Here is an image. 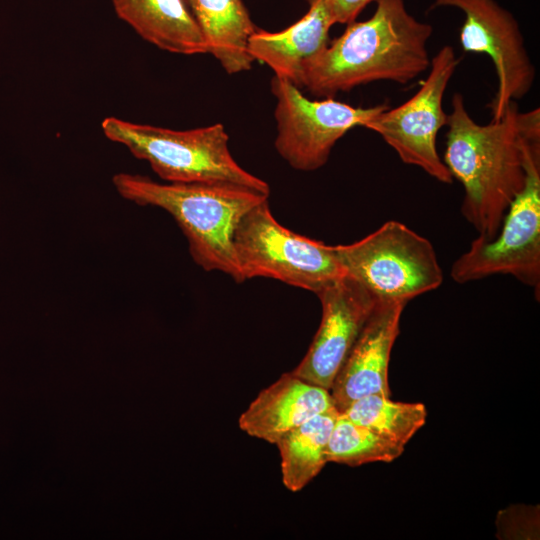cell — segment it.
Masks as SVG:
<instances>
[{
  "mask_svg": "<svg viewBox=\"0 0 540 540\" xmlns=\"http://www.w3.org/2000/svg\"><path fill=\"white\" fill-rule=\"evenodd\" d=\"M307 13L279 32L257 29L249 38L248 52L255 60L270 67L275 76L297 86L306 61L320 53L329 43L334 20L327 0H307Z\"/></svg>",
  "mask_w": 540,
  "mask_h": 540,
  "instance_id": "5bb4252c",
  "label": "cell"
},
{
  "mask_svg": "<svg viewBox=\"0 0 540 540\" xmlns=\"http://www.w3.org/2000/svg\"><path fill=\"white\" fill-rule=\"evenodd\" d=\"M458 63L453 47L443 46L430 59L429 74L411 98L397 107L387 106L363 125L379 134L405 164L446 184L453 178L440 159L436 139L447 122L443 98Z\"/></svg>",
  "mask_w": 540,
  "mask_h": 540,
  "instance_id": "ba28073f",
  "label": "cell"
},
{
  "mask_svg": "<svg viewBox=\"0 0 540 540\" xmlns=\"http://www.w3.org/2000/svg\"><path fill=\"white\" fill-rule=\"evenodd\" d=\"M375 0H327L334 23L349 24Z\"/></svg>",
  "mask_w": 540,
  "mask_h": 540,
  "instance_id": "44dd1931",
  "label": "cell"
},
{
  "mask_svg": "<svg viewBox=\"0 0 540 540\" xmlns=\"http://www.w3.org/2000/svg\"><path fill=\"white\" fill-rule=\"evenodd\" d=\"M104 135L126 146L137 158L170 183L222 182L269 194L262 179L244 170L232 157L222 124L191 130H173L107 117Z\"/></svg>",
  "mask_w": 540,
  "mask_h": 540,
  "instance_id": "277c9868",
  "label": "cell"
},
{
  "mask_svg": "<svg viewBox=\"0 0 540 540\" xmlns=\"http://www.w3.org/2000/svg\"><path fill=\"white\" fill-rule=\"evenodd\" d=\"M333 406L329 390L289 372L256 396L238 425L249 436L275 444L286 432Z\"/></svg>",
  "mask_w": 540,
  "mask_h": 540,
  "instance_id": "4fadbf2b",
  "label": "cell"
},
{
  "mask_svg": "<svg viewBox=\"0 0 540 540\" xmlns=\"http://www.w3.org/2000/svg\"><path fill=\"white\" fill-rule=\"evenodd\" d=\"M340 413L404 446L424 426L427 417L422 403L395 402L379 394L360 398Z\"/></svg>",
  "mask_w": 540,
  "mask_h": 540,
  "instance_id": "ac0fdd59",
  "label": "cell"
},
{
  "mask_svg": "<svg viewBox=\"0 0 540 540\" xmlns=\"http://www.w3.org/2000/svg\"><path fill=\"white\" fill-rule=\"evenodd\" d=\"M233 248L243 280L273 278L317 294L346 275L335 246L282 226L273 217L268 199L241 218Z\"/></svg>",
  "mask_w": 540,
  "mask_h": 540,
  "instance_id": "5b68a950",
  "label": "cell"
},
{
  "mask_svg": "<svg viewBox=\"0 0 540 540\" xmlns=\"http://www.w3.org/2000/svg\"><path fill=\"white\" fill-rule=\"evenodd\" d=\"M335 251L345 274L379 300L408 303L443 282L432 244L398 221H387L354 243L336 245Z\"/></svg>",
  "mask_w": 540,
  "mask_h": 540,
  "instance_id": "8992f818",
  "label": "cell"
},
{
  "mask_svg": "<svg viewBox=\"0 0 540 540\" xmlns=\"http://www.w3.org/2000/svg\"><path fill=\"white\" fill-rule=\"evenodd\" d=\"M406 304L395 300L378 301L329 390L339 412L368 395L390 397V354Z\"/></svg>",
  "mask_w": 540,
  "mask_h": 540,
  "instance_id": "7c38bea8",
  "label": "cell"
},
{
  "mask_svg": "<svg viewBox=\"0 0 540 540\" xmlns=\"http://www.w3.org/2000/svg\"><path fill=\"white\" fill-rule=\"evenodd\" d=\"M499 539H538L539 506L511 505L496 519Z\"/></svg>",
  "mask_w": 540,
  "mask_h": 540,
  "instance_id": "ffe728a7",
  "label": "cell"
},
{
  "mask_svg": "<svg viewBox=\"0 0 540 540\" xmlns=\"http://www.w3.org/2000/svg\"><path fill=\"white\" fill-rule=\"evenodd\" d=\"M339 411L333 406L277 441L284 486L291 492L302 490L327 463L326 447Z\"/></svg>",
  "mask_w": 540,
  "mask_h": 540,
  "instance_id": "e0dca14e",
  "label": "cell"
},
{
  "mask_svg": "<svg viewBox=\"0 0 540 540\" xmlns=\"http://www.w3.org/2000/svg\"><path fill=\"white\" fill-rule=\"evenodd\" d=\"M207 45L228 74L247 71L254 59L248 52L256 30L242 0H187Z\"/></svg>",
  "mask_w": 540,
  "mask_h": 540,
  "instance_id": "2e32d148",
  "label": "cell"
},
{
  "mask_svg": "<svg viewBox=\"0 0 540 540\" xmlns=\"http://www.w3.org/2000/svg\"><path fill=\"white\" fill-rule=\"evenodd\" d=\"M117 192L138 205L156 206L176 220L194 261L206 271H220L242 282L233 235L241 218L269 194L222 182L161 184L141 175L116 174Z\"/></svg>",
  "mask_w": 540,
  "mask_h": 540,
  "instance_id": "3957f363",
  "label": "cell"
},
{
  "mask_svg": "<svg viewBox=\"0 0 540 540\" xmlns=\"http://www.w3.org/2000/svg\"><path fill=\"white\" fill-rule=\"evenodd\" d=\"M443 6L465 16L459 33L463 50L486 54L494 64L498 84L488 106L492 120H499L510 102L530 92L536 77L519 24L496 0H435L431 7Z\"/></svg>",
  "mask_w": 540,
  "mask_h": 540,
  "instance_id": "30bf717a",
  "label": "cell"
},
{
  "mask_svg": "<svg viewBox=\"0 0 540 540\" xmlns=\"http://www.w3.org/2000/svg\"><path fill=\"white\" fill-rule=\"evenodd\" d=\"M365 21L345 31L302 66L297 86L321 98L375 81L406 84L429 68L430 24L414 18L404 0H375Z\"/></svg>",
  "mask_w": 540,
  "mask_h": 540,
  "instance_id": "7a4b0ae2",
  "label": "cell"
},
{
  "mask_svg": "<svg viewBox=\"0 0 540 540\" xmlns=\"http://www.w3.org/2000/svg\"><path fill=\"white\" fill-rule=\"evenodd\" d=\"M405 446L338 414L326 447V460L348 466L392 462Z\"/></svg>",
  "mask_w": 540,
  "mask_h": 540,
  "instance_id": "d6986e66",
  "label": "cell"
},
{
  "mask_svg": "<svg viewBox=\"0 0 540 540\" xmlns=\"http://www.w3.org/2000/svg\"><path fill=\"white\" fill-rule=\"evenodd\" d=\"M446 126L444 164L464 188L462 215L479 237L492 239L525 186L527 150L540 141V110L519 112L512 101L499 120L482 125L455 93Z\"/></svg>",
  "mask_w": 540,
  "mask_h": 540,
  "instance_id": "6da1fadb",
  "label": "cell"
},
{
  "mask_svg": "<svg viewBox=\"0 0 540 540\" xmlns=\"http://www.w3.org/2000/svg\"><path fill=\"white\" fill-rule=\"evenodd\" d=\"M275 148L297 170L313 171L326 164L336 142L387 107H354L334 98L311 100L291 81L275 76Z\"/></svg>",
  "mask_w": 540,
  "mask_h": 540,
  "instance_id": "9c48e42d",
  "label": "cell"
},
{
  "mask_svg": "<svg viewBox=\"0 0 540 540\" xmlns=\"http://www.w3.org/2000/svg\"><path fill=\"white\" fill-rule=\"evenodd\" d=\"M116 14L162 50L195 55L207 45L186 0H112Z\"/></svg>",
  "mask_w": 540,
  "mask_h": 540,
  "instance_id": "9a60e30c",
  "label": "cell"
},
{
  "mask_svg": "<svg viewBox=\"0 0 540 540\" xmlns=\"http://www.w3.org/2000/svg\"><path fill=\"white\" fill-rule=\"evenodd\" d=\"M316 295L322 305L321 323L307 353L291 373L330 390L379 299L348 275Z\"/></svg>",
  "mask_w": 540,
  "mask_h": 540,
  "instance_id": "8fae6325",
  "label": "cell"
},
{
  "mask_svg": "<svg viewBox=\"0 0 540 540\" xmlns=\"http://www.w3.org/2000/svg\"><path fill=\"white\" fill-rule=\"evenodd\" d=\"M527 177L523 190L509 206L499 231L492 239L477 237L452 265L457 283L495 274L512 275L534 288L540 286V141L529 145Z\"/></svg>",
  "mask_w": 540,
  "mask_h": 540,
  "instance_id": "52a82bcc",
  "label": "cell"
}]
</instances>
